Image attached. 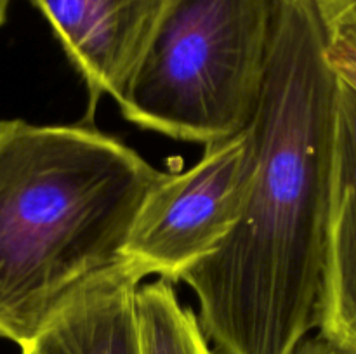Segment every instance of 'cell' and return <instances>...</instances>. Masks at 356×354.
Masks as SVG:
<instances>
[{
    "label": "cell",
    "instance_id": "6da1fadb",
    "mask_svg": "<svg viewBox=\"0 0 356 354\" xmlns=\"http://www.w3.org/2000/svg\"><path fill=\"white\" fill-rule=\"evenodd\" d=\"M337 89L315 2L277 0L245 207L218 252L179 280L197 295L214 354H294L318 328Z\"/></svg>",
    "mask_w": 356,
    "mask_h": 354
},
{
    "label": "cell",
    "instance_id": "7a4b0ae2",
    "mask_svg": "<svg viewBox=\"0 0 356 354\" xmlns=\"http://www.w3.org/2000/svg\"><path fill=\"white\" fill-rule=\"evenodd\" d=\"M160 176L89 125L0 120V339L28 347L83 285L124 262Z\"/></svg>",
    "mask_w": 356,
    "mask_h": 354
},
{
    "label": "cell",
    "instance_id": "3957f363",
    "mask_svg": "<svg viewBox=\"0 0 356 354\" xmlns=\"http://www.w3.org/2000/svg\"><path fill=\"white\" fill-rule=\"evenodd\" d=\"M277 0H167L118 101L141 128L214 144L247 130L270 69Z\"/></svg>",
    "mask_w": 356,
    "mask_h": 354
},
{
    "label": "cell",
    "instance_id": "277c9868",
    "mask_svg": "<svg viewBox=\"0 0 356 354\" xmlns=\"http://www.w3.org/2000/svg\"><path fill=\"white\" fill-rule=\"evenodd\" d=\"M256 165L250 127L205 146L200 162L183 174H162L132 224L124 259L143 276L179 281L218 252L240 221Z\"/></svg>",
    "mask_w": 356,
    "mask_h": 354
},
{
    "label": "cell",
    "instance_id": "5b68a950",
    "mask_svg": "<svg viewBox=\"0 0 356 354\" xmlns=\"http://www.w3.org/2000/svg\"><path fill=\"white\" fill-rule=\"evenodd\" d=\"M86 80L89 118L104 94L120 101L167 0H31Z\"/></svg>",
    "mask_w": 356,
    "mask_h": 354
},
{
    "label": "cell",
    "instance_id": "8992f818",
    "mask_svg": "<svg viewBox=\"0 0 356 354\" xmlns=\"http://www.w3.org/2000/svg\"><path fill=\"white\" fill-rule=\"evenodd\" d=\"M320 337L356 354V90L339 78Z\"/></svg>",
    "mask_w": 356,
    "mask_h": 354
},
{
    "label": "cell",
    "instance_id": "52a82bcc",
    "mask_svg": "<svg viewBox=\"0 0 356 354\" xmlns=\"http://www.w3.org/2000/svg\"><path fill=\"white\" fill-rule=\"evenodd\" d=\"M127 260L83 285L30 344L35 354H141L138 290Z\"/></svg>",
    "mask_w": 356,
    "mask_h": 354
},
{
    "label": "cell",
    "instance_id": "ba28073f",
    "mask_svg": "<svg viewBox=\"0 0 356 354\" xmlns=\"http://www.w3.org/2000/svg\"><path fill=\"white\" fill-rule=\"evenodd\" d=\"M138 326L141 354H212L200 319L163 278L139 287Z\"/></svg>",
    "mask_w": 356,
    "mask_h": 354
},
{
    "label": "cell",
    "instance_id": "9c48e42d",
    "mask_svg": "<svg viewBox=\"0 0 356 354\" xmlns=\"http://www.w3.org/2000/svg\"><path fill=\"white\" fill-rule=\"evenodd\" d=\"M325 30L330 68L356 90V0H313Z\"/></svg>",
    "mask_w": 356,
    "mask_h": 354
},
{
    "label": "cell",
    "instance_id": "30bf717a",
    "mask_svg": "<svg viewBox=\"0 0 356 354\" xmlns=\"http://www.w3.org/2000/svg\"><path fill=\"white\" fill-rule=\"evenodd\" d=\"M294 354H348L344 351L337 349L336 346L325 340L323 337H315V339L305 340L301 346L298 347Z\"/></svg>",
    "mask_w": 356,
    "mask_h": 354
},
{
    "label": "cell",
    "instance_id": "8fae6325",
    "mask_svg": "<svg viewBox=\"0 0 356 354\" xmlns=\"http://www.w3.org/2000/svg\"><path fill=\"white\" fill-rule=\"evenodd\" d=\"M13 0H0V26L6 23L7 19V10H9V6Z\"/></svg>",
    "mask_w": 356,
    "mask_h": 354
},
{
    "label": "cell",
    "instance_id": "7c38bea8",
    "mask_svg": "<svg viewBox=\"0 0 356 354\" xmlns=\"http://www.w3.org/2000/svg\"><path fill=\"white\" fill-rule=\"evenodd\" d=\"M21 351H23V354H35L30 347H24V349H21Z\"/></svg>",
    "mask_w": 356,
    "mask_h": 354
}]
</instances>
